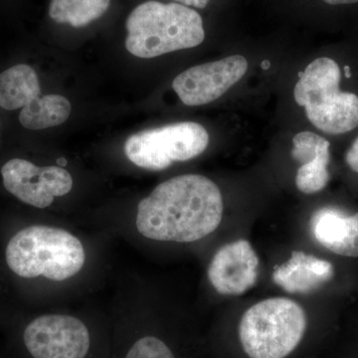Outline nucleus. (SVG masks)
<instances>
[{
  "label": "nucleus",
  "instance_id": "obj_1",
  "mask_svg": "<svg viewBox=\"0 0 358 358\" xmlns=\"http://www.w3.org/2000/svg\"><path fill=\"white\" fill-rule=\"evenodd\" d=\"M223 199L215 182L185 174L160 183L138 205L136 229L155 241L189 243L217 229Z\"/></svg>",
  "mask_w": 358,
  "mask_h": 358
},
{
  "label": "nucleus",
  "instance_id": "obj_2",
  "mask_svg": "<svg viewBox=\"0 0 358 358\" xmlns=\"http://www.w3.org/2000/svg\"><path fill=\"white\" fill-rule=\"evenodd\" d=\"M126 48L138 58H155L204 41L203 21L190 7L179 3L143 2L126 21Z\"/></svg>",
  "mask_w": 358,
  "mask_h": 358
},
{
  "label": "nucleus",
  "instance_id": "obj_3",
  "mask_svg": "<svg viewBox=\"0 0 358 358\" xmlns=\"http://www.w3.org/2000/svg\"><path fill=\"white\" fill-rule=\"evenodd\" d=\"M7 266L24 279L42 277L62 282L83 268L86 252L79 238L60 228L32 225L16 233L7 244Z\"/></svg>",
  "mask_w": 358,
  "mask_h": 358
},
{
  "label": "nucleus",
  "instance_id": "obj_4",
  "mask_svg": "<svg viewBox=\"0 0 358 358\" xmlns=\"http://www.w3.org/2000/svg\"><path fill=\"white\" fill-rule=\"evenodd\" d=\"M341 79L338 63L322 57L308 65L294 86V100L305 107L308 121L324 133L345 134L358 127V96L341 91Z\"/></svg>",
  "mask_w": 358,
  "mask_h": 358
},
{
  "label": "nucleus",
  "instance_id": "obj_5",
  "mask_svg": "<svg viewBox=\"0 0 358 358\" xmlns=\"http://www.w3.org/2000/svg\"><path fill=\"white\" fill-rule=\"evenodd\" d=\"M307 329L303 308L287 298L260 301L245 312L239 338L250 358H285L300 345Z\"/></svg>",
  "mask_w": 358,
  "mask_h": 358
},
{
  "label": "nucleus",
  "instance_id": "obj_6",
  "mask_svg": "<svg viewBox=\"0 0 358 358\" xmlns=\"http://www.w3.org/2000/svg\"><path fill=\"white\" fill-rule=\"evenodd\" d=\"M209 134L201 124L181 122L145 129L129 136L124 154L136 166L148 171H164L176 162L199 157L206 150Z\"/></svg>",
  "mask_w": 358,
  "mask_h": 358
},
{
  "label": "nucleus",
  "instance_id": "obj_7",
  "mask_svg": "<svg viewBox=\"0 0 358 358\" xmlns=\"http://www.w3.org/2000/svg\"><path fill=\"white\" fill-rule=\"evenodd\" d=\"M0 107L21 110L23 128L40 131L59 126L70 117L72 106L61 95L42 96L36 71L29 65L13 66L0 74Z\"/></svg>",
  "mask_w": 358,
  "mask_h": 358
},
{
  "label": "nucleus",
  "instance_id": "obj_8",
  "mask_svg": "<svg viewBox=\"0 0 358 358\" xmlns=\"http://www.w3.org/2000/svg\"><path fill=\"white\" fill-rule=\"evenodd\" d=\"M33 358H86L91 336L86 324L68 315H44L33 320L23 334Z\"/></svg>",
  "mask_w": 358,
  "mask_h": 358
},
{
  "label": "nucleus",
  "instance_id": "obj_9",
  "mask_svg": "<svg viewBox=\"0 0 358 358\" xmlns=\"http://www.w3.org/2000/svg\"><path fill=\"white\" fill-rule=\"evenodd\" d=\"M3 185L23 203L46 208L55 197L64 196L72 190L73 178L61 166H37L22 159L7 162L1 169Z\"/></svg>",
  "mask_w": 358,
  "mask_h": 358
},
{
  "label": "nucleus",
  "instance_id": "obj_10",
  "mask_svg": "<svg viewBox=\"0 0 358 358\" xmlns=\"http://www.w3.org/2000/svg\"><path fill=\"white\" fill-rule=\"evenodd\" d=\"M248 70V62L241 55H233L216 62L194 66L180 73L173 88L181 102L189 107L206 105L217 100L238 83Z\"/></svg>",
  "mask_w": 358,
  "mask_h": 358
},
{
  "label": "nucleus",
  "instance_id": "obj_11",
  "mask_svg": "<svg viewBox=\"0 0 358 358\" xmlns=\"http://www.w3.org/2000/svg\"><path fill=\"white\" fill-rule=\"evenodd\" d=\"M258 267V256L252 245L246 240H238L218 250L207 274L219 294L238 296L255 285Z\"/></svg>",
  "mask_w": 358,
  "mask_h": 358
},
{
  "label": "nucleus",
  "instance_id": "obj_12",
  "mask_svg": "<svg viewBox=\"0 0 358 358\" xmlns=\"http://www.w3.org/2000/svg\"><path fill=\"white\" fill-rule=\"evenodd\" d=\"M315 240L334 254L358 258V213L348 215L333 207H324L310 220Z\"/></svg>",
  "mask_w": 358,
  "mask_h": 358
},
{
  "label": "nucleus",
  "instance_id": "obj_13",
  "mask_svg": "<svg viewBox=\"0 0 358 358\" xmlns=\"http://www.w3.org/2000/svg\"><path fill=\"white\" fill-rule=\"evenodd\" d=\"M334 266L301 251H294L286 263L275 268L273 280L289 294H310L333 279Z\"/></svg>",
  "mask_w": 358,
  "mask_h": 358
},
{
  "label": "nucleus",
  "instance_id": "obj_14",
  "mask_svg": "<svg viewBox=\"0 0 358 358\" xmlns=\"http://www.w3.org/2000/svg\"><path fill=\"white\" fill-rule=\"evenodd\" d=\"M110 0H52L49 16L61 24L84 27L102 17Z\"/></svg>",
  "mask_w": 358,
  "mask_h": 358
},
{
  "label": "nucleus",
  "instance_id": "obj_15",
  "mask_svg": "<svg viewBox=\"0 0 358 358\" xmlns=\"http://www.w3.org/2000/svg\"><path fill=\"white\" fill-rule=\"evenodd\" d=\"M331 154L329 152L320 155L317 159L301 164L296 176V185L298 189L306 194H313L326 187L329 180L327 171Z\"/></svg>",
  "mask_w": 358,
  "mask_h": 358
},
{
  "label": "nucleus",
  "instance_id": "obj_16",
  "mask_svg": "<svg viewBox=\"0 0 358 358\" xmlns=\"http://www.w3.org/2000/svg\"><path fill=\"white\" fill-rule=\"evenodd\" d=\"M124 358H176L164 341L152 336H143L131 345Z\"/></svg>",
  "mask_w": 358,
  "mask_h": 358
},
{
  "label": "nucleus",
  "instance_id": "obj_17",
  "mask_svg": "<svg viewBox=\"0 0 358 358\" xmlns=\"http://www.w3.org/2000/svg\"><path fill=\"white\" fill-rule=\"evenodd\" d=\"M346 164L355 173H358V138L353 141L352 147L345 155Z\"/></svg>",
  "mask_w": 358,
  "mask_h": 358
},
{
  "label": "nucleus",
  "instance_id": "obj_18",
  "mask_svg": "<svg viewBox=\"0 0 358 358\" xmlns=\"http://www.w3.org/2000/svg\"><path fill=\"white\" fill-rule=\"evenodd\" d=\"M176 1L179 2L182 6L196 7V8L202 9L208 6L210 0H176Z\"/></svg>",
  "mask_w": 358,
  "mask_h": 358
},
{
  "label": "nucleus",
  "instance_id": "obj_19",
  "mask_svg": "<svg viewBox=\"0 0 358 358\" xmlns=\"http://www.w3.org/2000/svg\"><path fill=\"white\" fill-rule=\"evenodd\" d=\"M324 1L331 6H345V4L357 3L358 0H324Z\"/></svg>",
  "mask_w": 358,
  "mask_h": 358
},
{
  "label": "nucleus",
  "instance_id": "obj_20",
  "mask_svg": "<svg viewBox=\"0 0 358 358\" xmlns=\"http://www.w3.org/2000/svg\"><path fill=\"white\" fill-rule=\"evenodd\" d=\"M345 77L346 78H350V76H352V74H350V67H348V66H345Z\"/></svg>",
  "mask_w": 358,
  "mask_h": 358
}]
</instances>
